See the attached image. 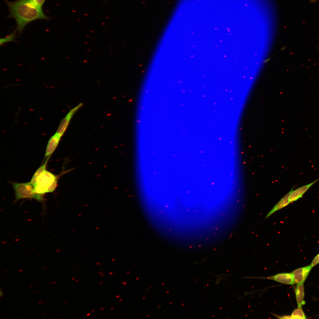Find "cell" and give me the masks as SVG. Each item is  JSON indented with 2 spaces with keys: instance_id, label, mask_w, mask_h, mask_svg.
<instances>
[{
  "instance_id": "6da1fadb",
  "label": "cell",
  "mask_w": 319,
  "mask_h": 319,
  "mask_svg": "<svg viewBox=\"0 0 319 319\" xmlns=\"http://www.w3.org/2000/svg\"><path fill=\"white\" fill-rule=\"evenodd\" d=\"M9 14L8 17L14 18L17 24V30L19 33L30 22L37 19L48 20L42 7L35 6L27 0H17L10 2L5 1Z\"/></svg>"
},
{
  "instance_id": "7a4b0ae2",
  "label": "cell",
  "mask_w": 319,
  "mask_h": 319,
  "mask_svg": "<svg viewBox=\"0 0 319 319\" xmlns=\"http://www.w3.org/2000/svg\"><path fill=\"white\" fill-rule=\"evenodd\" d=\"M50 157L47 158L44 163L36 170L30 181L38 194L42 195L53 192L57 187L58 177L46 170Z\"/></svg>"
},
{
  "instance_id": "3957f363",
  "label": "cell",
  "mask_w": 319,
  "mask_h": 319,
  "mask_svg": "<svg viewBox=\"0 0 319 319\" xmlns=\"http://www.w3.org/2000/svg\"><path fill=\"white\" fill-rule=\"evenodd\" d=\"M14 190L15 201L23 198H34L39 201L42 200V195L36 193L35 188L30 182L25 183H12Z\"/></svg>"
},
{
  "instance_id": "277c9868",
  "label": "cell",
  "mask_w": 319,
  "mask_h": 319,
  "mask_svg": "<svg viewBox=\"0 0 319 319\" xmlns=\"http://www.w3.org/2000/svg\"><path fill=\"white\" fill-rule=\"evenodd\" d=\"M82 105V103H80L69 112L61 121L56 133L62 137L66 130L73 116Z\"/></svg>"
},
{
  "instance_id": "5b68a950",
  "label": "cell",
  "mask_w": 319,
  "mask_h": 319,
  "mask_svg": "<svg viewBox=\"0 0 319 319\" xmlns=\"http://www.w3.org/2000/svg\"><path fill=\"white\" fill-rule=\"evenodd\" d=\"M313 267L310 265L294 270L292 273L295 283L297 284H303Z\"/></svg>"
},
{
  "instance_id": "8992f818",
  "label": "cell",
  "mask_w": 319,
  "mask_h": 319,
  "mask_svg": "<svg viewBox=\"0 0 319 319\" xmlns=\"http://www.w3.org/2000/svg\"><path fill=\"white\" fill-rule=\"evenodd\" d=\"M319 180V178L310 183L300 187L294 190L292 189L289 192V203L296 201L302 198L309 189Z\"/></svg>"
},
{
  "instance_id": "52a82bcc",
  "label": "cell",
  "mask_w": 319,
  "mask_h": 319,
  "mask_svg": "<svg viewBox=\"0 0 319 319\" xmlns=\"http://www.w3.org/2000/svg\"><path fill=\"white\" fill-rule=\"evenodd\" d=\"M61 136L56 133L49 139L46 146L45 158L50 157L58 146Z\"/></svg>"
},
{
  "instance_id": "ba28073f",
  "label": "cell",
  "mask_w": 319,
  "mask_h": 319,
  "mask_svg": "<svg viewBox=\"0 0 319 319\" xmlns=\"http://www.w3.org/2000/svg\"><path fill=\"white\" fill-rule=\"evenodd\" d=\"M269 279L279 283L287 284L292 285L295 283L292 273L278 274L269 277Z\"/></svg>"
},
{
  "instance_id": "9c48e42d",
  "label": "cell",
  "mask_w": 319,
  "mask_h": 319,
  "mask_svg": "<svg viewBox=\"0 0 319 319\" xmlns=\"http://www.w3.org/2000/svg\"><path fill=\"white\" fill-rule=\"evenodd\" d=\"M296 300L299 308H302V305L305 304L304 300V291L303 284H298L294 288Z\"/></svg>"
},
{
  "instance_id": "30bf717a",
  "label": "cell",
  "mask_w": 319,
  "mask_h": 319,
  "mask_svg": "<svg viewBox=\"0 0 319 319\" xmlns=\"http://www.w3.org/2000/svg\"><path fill=\"white\" fill-rule=\"evenodd\" d=\"M289 192L283 197L267 214L266 218H268L275 211L281 209L290 203L289 201Z\"/></svg>"
},
{
  "instance_id": "8fae6325",
  "label": "cell",
  "mask_w": 319,
  "mask_h": 319,
  "mask_svg": "<svg viewBox=\"0 0 319 319\" xmlns=\"http://www.w3.org/2000/svg\"><path fill=\"white\" fill-rule=\"evenodd\" d=\"M16 32V31H14L4 37L1 38L0 39V45L9 42H14L17 37Z\"/></svg>"
},
{
  "instance_id": "7c38bea8",
  "label": "cell",
  "mask_w": 319,
  "mask_h": 319,
  "mask_svg": "<svg viewBox=\"0 0 319 319\" xmlns=\"http://www.w3.org/2000/svg\"><path fill=\"white\" fill-rule=\"evenodd\" d=\"M291 316V319H306L307 317L302 308H298L295 309L292 312Z\"/></svg>"
},
{
  "instance_id": "4fadbf2b",
  "label": "cell",
  "mask_w": 319,
  "mask_h": 319,
  "mask_svg": "<svg viewBox=\"0 0 319 319\" xmlns=\"http://www.w3.org/2000/svg\"><path fill=\"white\" fill-rule=\"evenodd\" d=\"M33 4L42 7L45 0H27Z\"/></svg>"
},
{
  "instance_id": "5bb4252c",
  "label": "cell",
  "mask_w": 319,
  "mask_h": 319,
  "mask_svg": "<svg viewBox=\"0 0 319 319\" xmlns=\"http://www.w3.org/2000/svg\"><path fill=\"white\" fill-rule=\"evenodd\" d=\"M319 263V253L314 258L312 261L311 265L313 267Z\"/></svg>"
},
{
  "instance_id": "9a60e30c",
  "label": "cell",
  "mask_w": 319,
  "mask_h": 319,
  "mask_svg": "<svg viewBox=\"0 0 319 319\" xmlns=\"http://www.w3.org/2000/svg\"><path fill=\"white\" fill-rule=\"evenodd\" d=\"M282 319H291V315H286L280 318Z\"/></svg>"
},
{
  "instance_id": "2e32d148",
  "label": "cell",
  "mask_w": 319,
  "mask_h": 319,
  "mask_svg": "<svg viewBox=\"0 0 319 319\" xmlns=\"http://www.w3.org/2000/svg\"><path fill=\"white\" fill-rule=\"evenodd\" d=\"M0 298H1V297H2L3 296L4 294H3V292L1 290V288H0Z\"/></svg>"
},
{
  "instance_id": "e0dca14e",
  "label": "cell",
  "mask_w": 319,
  "mask_h": 319,
  "mask_svg": "<svg viewBox=\"0 0 319 319\" xmlns=\"http://www.w3.org/2000/svg\"><path fill=\"white\" fill-rule=\"evenodd\" d=\"M318 0H311L310 2L312 3Z\"/></svg>"
},
{
  "instance_id": "ac0fdd59",
  "label": "cell",
  "mask_w": 319,
  "mask_h": 319,
  "mask_svg": "<svg viewBox=\"0 0 319 319\" xmlns=\"http://www.w3.org/2000/svg\"><path fill=\"white\" fill-rule=\"evenodd\" d=\"M8 271V270H5L2 273V274H4L5 273H6Z\"/></svg>"
},
{
  "instance_id": "d6986e66",
  "label": "cell",
  "mask_w": 319,
  "mask_h": 319,
  "mask_svg": "<svg viewBox=\"0 0 319 319\" xmlns=\"http://www.w3.org/2000/svg\"><path fill=\"white\" fill-rule=\"evenodd\" d=\"M23 270H24V269H23V268H22V269H20L19 270V272H22V271H23Z\"/></svg>"
},
{
  "instance_id": "ffe728a7",
  "label": "cell",
  "mask_w": 319,
  "mask_h": 319,
  "mask_svg": "<svg viewBox=\"0 0 319 319\" xmlns=\"http://www.w3.org/2000/svg\"><path fill=\"white\" fill-rule=\"evenodd\" d=\"M43 301H40V302H38V304H41V303H43Z\"/></svg>"
},
{
  "instance_id": "44dd1931",
  "label": "cell",
  "mask_w": 319,
  "mask_h": 319,
  "mask_svg": "<svg viewBox=\"0 0 319 319\" xmlns=\"http://www.w3.org/2000/svg\"><path fill=\"white\" fill-rule=\"evenodd\" d=\"M57 282V281H54L53 282V284H55Z\"/></svg>"
},
{
  "instance_id": "7402d4cb",
  "label": "cell",
  "mask_w": 319,
  "mask_h": 319,
  "mask_svg": "<svg viewBox=\"0 0 319 319\" xmlns=\"http://www.w3.org/2000/svg\"><path fill=\"white\" fill-rule=\"evenodd\" d=\"M47 268H48V266H45V267H43V269H45Z\"/></svg>"
},
{
  "instance_id": "603a6c76",
  "label": "cell",
  "mask_w": 319,
  "mask_h": 319,
  "mask_svg": "<svg viewBox=\"0 0 319 319\" xmlns=\"http://www.w3.org/2000/svg\"><path fill=\"white\" fill-rule=\"evenodd\" d=\"M91 314V313H88V314H87V316H89V315H90Z\"/></svg>"
},
{
  "instance_id": "cb8c5ba5",
  "label": "cell",
  "mask_w": 319,
  "mask_h": 319,
  "mask_svg": "<svg viewBox=\"0 0 319 319\" xmlns=\"http://www.w3.org/2000/svg\"><path fill=\"white\" fill-rule=\"evenodd\" d=\"M33 285H32H32H30V287H30V288H31V287H33Z\"/></svg>"
},
{
  "instance_id": "d4e9b609",
  "label": "cell",
  "mask_w": 319,
  "mask_h": 319,
  "mask_svg": "<svg viewBox=\"0 0 319 319\" xmlns=\"http://www.w3.org/2000/svg\"><path fill=\"white\" fill-rule=\"evenodd\" d=\"M38 292L37 291H34L33 292V293H36V292Z\"/></svg>"
},
{
  "instance_id": "484cf974",
  "label": "cell",
  "mask_w": 319,
  "mask_h": 319,
  "mask_svg": "<svg viewBox=\"0 0 319 319\" xmlns=\"http://www.w3.org/2000/svg\"><path fill=\"white\" fill-rule=\"evenodd\" d=\"M100 275H101V276H103L104 275V274H103V273H102V274H101Z\"/></svg>"
},
{
  "instance_id": "4316f807",
  "label": "cell",
  "mask_w": 319,
  "mask_h": 319,
  "mask_svg": "<svg viewBox=\"0 0 319 319\" xmlns=\"http://www.w3.org/2000/svg\"><path fill=\"white\" fill-rule=\"evenodd\" d=\"M46 313H47V312H45L44 313H43V315H44L45 314H46Z\"/></svg>"
},
{
  "instance_id": "83f0119b",
  "label": "cell",
  "mask_w": 319,
  "mask_h": 319,
  "mask_svg": "<svg viewBox=\"0 0 319 319\" xmlns=\"http://www.w3.org/2000/svg\"><path fill=\"white\" fill-rule=\"evenodd\" d=\"M113 273L112 272H110V273L109 274L111 275V274H112Z\"/></svg>"
},
{
  "instance_id": "f1b7e54d",
  "label": "cell",
  "mask_w": 319,
  "mask_h": 319,
  "mask_svg": "<svg viewBox=\"0 0 319 319\" xmlns=\"http://www.w3.org/2000/svg\"><path fill=\"white\" fill-rule=\"evenodd\" d=\"M120 297V295H117V296H116V297L117 298H118V297Z\"/></svg>"
},
{
  "instance_id": "f546056e",
  "label": "cell",
  "mask_w": 319,
  "mask_h": 319,
  "mask_svg": "<svg viewBox=\"0 0 319 319\" xmlns=\"http://www.w3.org/2000/svg\"><path fill=\"white\" fill-rule=\"evenodd\" d=\"M75 277H74V278H72V279H71V280H74V279H75Z\"/></svg>"
},
{
  "instance_id": "4dcf8cb0",
  "label": "cell",
  "mask_w": 319,
  "mask_h": 319,
  "mask_svg": "<svg viewBox=\"0 0 319 319\" xmlns=\"http://www.w3.org/2000/svg\"><path fill=\"white\" fill-rule=\"evenodd\" d=\"M52 283H53V282H50V283H49V284H52Z\"/></svg>"
},
{
  "instance_id": "1f68e13d",
  "label": "cell",
  "mask_w": 319,
  "mask_h": 319,
  "mask_svg": "<svg viewBox=\"0 0 319 319\" xmlns=\"http://www.w3.org/2000/svg\"><path fill=\"white\" fill-rule=\"evenodd\" d=\"M100 263V262L98 263H97V264L99 265Z\"/></svg>"
},
{
  "instance_id": "d6a6232c",
  "label": "cell",
  "mask_w": 319,
  "mask_h": 319,
  "mask_svg": "<svg viewBox=\"0 0 319 319\" xmlns=\"http://www.w3.org/2000/svg\"><path fill=\"white\" fill-rule=\"evenodd\" d=\"M114 309V308L113 307V308H111V310H113V309Z\"/></svg>"
},
{
  "instance_id": "836d02e7",
  "label": "cell",
  "mask_w": 319,
  "mask_h": 319,
  "mask_svg": "<svg viewBox=\"0 0 319 319\" xmlns=\"http://www.w3.org/2000/svg\"><path fill=\"white\" fill-rule=\"evenodd\" d=\"M104 309V308H102V309H101V310H103V309Z\"/></svg>"
},
{
  "instance_id": "e575fe53",
  "label": "cell",
  "mask_w": 319,
  "mask_h": 319,
  "mask_svg": "<svg viewBox=\"0 0 319 319\" xmlns=\"http://www.w3.org/2000/svg\"><path fill=\"white\" fill-rule=\"evenodd\" d=\"M67 302H65L64 303V304H65Z\"/></svg>"
},
{
  "instance_id": "d590c367",
  "label": "cell",
  "mask_w": 319,
  "mask_h": 319,
  "mask_svg": "<svg viewBox=\"0 0 319 319\" xmlns=\"http://www.w3.org/2000/svg\"><path fill=\"white\" fill-rule=\"evenodd\" d=\"M50 302H51L50 301H48V302H47V303H50Z\"/></svg>"
},
{
  "instance_id": "8d00e7d4",
  "label": "cell",
  "mask_w": 319,
  "mask_h": 319,
  "mask_svg": "<svg viewBox=\"0 0 319 319\" xmlns=\"http://www.w3.org/2000/svg\"><path fill=\"white\" fill-rule=\"evenodd\" d=\"M102 273V272H99V274H100L101 273Z\"/></svg>"
},
{
  "instance_id": "74e56055",
  "label": "cell",
  "mask_w": 319,
  "mask_h": 319,
  "mask_svg": "<svg viewBox=\"0 0 319 319\" xmlns=\"http://www.w3.org/2000/svg\"><path fill=\"white\" fill-rule=\"evenodd\" d=\"M46 302H43V304H45L46 303Z\"/></svg>"
},
{
  "instance_id": "f35d334b",
  "label": "cell",
  "mask_w": 319,
  "mask_h": 319,
  "mask_svg": "<svg viewBox=\"0 0 319 319\" xmlns=\"http://www.w3.org/2000/svg\"><path fill=\"white\" fill-rule=\"evenodd\" d=\"M102 283H103V282H101V283H100V284H102Z\"/></svg>"
},
{
  "instance_id": "ab89813d",
  "label": "cell",
  "mask_w": 319,
  "mask_h": 319,
  "mask_svg": "<svg viewBox=\"0 0 319 319\" xmlns=\"http://www.w3.org/2000/svg\"><path fill=\"white\" fill-rule=\"evenodd\" d=\"M79 281V280H76V281H75V282H77V281Z\"/></svg>"
},
{
  "instance_id": "60d3db41",
  "label": "cell",
  "mask_w": 319,
  "mask_h": 319,
  "mask_svg": "<svg viewBox=\"0 0 319 319\" xmlns=\"http://www.w3.org/2000/svg\"><path fill=\"white\" fill-rule=\"evenodd\" d=\"M95 310H92V312H93V311H95Z\"/></svg>"
},
{
  "instance_id": "b9f144b4",
  "label": "cell",
  "mask_w": 319,
  "mask_h": 319,
  "mask_svg": "<svg viewBox=\"0 0 319 319\" xmlns=\"http://www.w3.org/2000/svg\"><path fill=\"white\" fill-rule=\"evenodd\" d=\"M114 260H115V259H112V261H114Z\"/></svg>"
},
{
  "instance_id": "7bdbcfd3",
  "label": "cell",
  "mask_w": 319,
  "mask_h": 319,
  "mask_svg": "<svg viewBox=\"0 0 319 319\" xmlns=\"http://www.w3.org/2000/svg\"><path fill=\"white\" fill-rule=\"evenodd\" d=\"M122 300V299H121V300H120V301H121Z\"/></svg>"
},
{
  "instance_id": "ee69618b",
  "label": "cell",
  "mask_w": 319,
  "mask_h": 319,
  "mask_svg": "<svg viewBox=\"0 0 319 319\" xmlns=\"http://www.w3.org/2000/svg\"></svg>"
}]
</instances>
